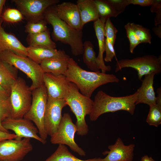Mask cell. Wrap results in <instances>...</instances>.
I'll return each mask as SVG.
<instances>
[{"mask_svg": "<svg viewBox=\"0 0 161 161\" xmlns=\"http://www.w3.org/2000/svg\"><path fill=\"white\" fill-rule=\"evenodd\" d=\"M65 99L67 105L76 117L75 124L77 128V134L80 136L86 135L88 133L89 129L85 117L91 112L93 100L81 94L76 86L70 82L69 92Z\"/></svg>", "mask_w": 161, "mask_h": 161, "instance_id": "277c9868", "label": "cell"}, {"mask_svg": "<svg viewBox=\"0 0 161 161\" xmlns=\"http://www.w3.org/2000/svg\"><path fill=\"white\" fill-rule=\"evenodd\" d=\"M155 25L157 26L161 23V10L158 11L157 13L155 18Z\"/></svg>", "mask_w": 161, "mask_h": 161, "instance_id": "60d3db41", "label": "cell"}, {"mask_svg": "<svg viewBox=\"0 0 161 161\" xmlns=\"http://www.w3.org/2000/svg\"><path fill=\"white\" fill-rule=\"evenodd\" d=\"M52 7L60 19L76 30H82L80 14L76 4L65 2Z\"/></svg>", "mask_w": 161, "mask_h": 161, "instance_id": "9a60e30c", "label": "cell"}, {"mask_svg": "<svg viewBox=\"0 0 161 161\" xmlns=\"http://www.w3.org/2000/svg\"><path fill=\"white\" fill-rule=\"evenodd\" d=\"M30 139H11L0 143V161H21L33 149Z\"/></svg>", "mask_w": 161, "mask_h": 161, "instance_id": "30bf717a", "label": "cell"}, {"mask_svg": "<svg viewBox=\"0 0 161 161\" xmlns=\"http://www.w3.org/2000/svg\"><path fill=\"white\" fill-rule=\"evenodd\" d=\"M11 117L10 109L9 100L0 97V120L1 122Z\"/></svg>", "mask_w": 161, "mask_h": 161, "instance_id": "836d02e7", "label": "cell"}, {"mask_svg": "<svg viewBox=\"0 0 161 161\" xmlns=\"http://www.w3.org/2000/svg\"><path fill=\"white\" fill-rule=\"evenodd\" d=\"M16 137L17 136L14 133L0 131V143L7 140L16 139Z\"/></svg>", "mask_w": 161, "mask_h": 161, "instance_id": "74e56055", "label": "cell"}, {"mask_svg": "<svg viewBox=\"0 0 161 161\" xmlns=\"http://www.w3.org/2000/svg\"><path fill=\"white\" fill-rule=\"evenodd\" d=\"M0 19V53L8 50L17 55L27 57V48L14 35L6 32L1 26Z\"/></svg>", "mask_w": 161, "mask_h": 161, "instance_id": "e0dca14e", "label": "cell"}, {"mask_svg": "<svg viewBox=\"0 0 161 161\" xmlns=\"http://www.w3.org/2000/svg\"><path fill=\"white\" fill-rule=\"evenodd\" d=\"M126 67L134 69L137 72L138 78L141 81L143 76L153 72L156 74L161 72V56L146 55L131 59H124L117 61L115 72Z\"/></svg>", "mask_w": 161, "mask_h": 161, "instance_id": "ba28073f", "label": "cell"}, {"mask_svg": "<svg viewBox=\"0 0 161 161\" xmlns=\"http://www.w3.org/2000/svg\"><path fill=\"white\" fill-rule=\"evenodd\" d=\"M83 61L87 67L93 72L99 71L100 67L94 46L92 42L86 41L83 44Z\"/></svg>", "mask_w": 161, "mask_h": 161, "instance_id": "484cf974", "label": "cell"}, {"mask_svg": "<svg viewBox=\"0 0 161 161\" xmlns=\"http://www.w3.org/2000/svg\"><path fill=\"white\" fill-rule=\"evenodd\" d=\"M140 161H156L152 157H149L147 155H145L142 157Z\"/></svg>", "mask_w": 161, "mask_h": 161, "instance_id": "ee69618b", "label": "cell"}, {"mask_svg": "<svg viewBox=\"0 0 161 161\" xmlns=\"http://www.w3.org/2000/svg\"><path fill=\"white\" fill-rule=\"evenodd\" d=\"M99 18L105 21L111 17H116L119 14L110 0H94Z\"/></svg>", "mask_w": 161, "mask_h": 161, "instance_id": "4316f807", "label": "cell"}, {"mask_svg": "<svg viewBox=\"0 0 161 161\" xmlns=\"http://www.w3.org/2000/svg\"><path fill=\"white\" fill-rule=\"evenodd\" d=\"M131 25L140 43H151V36L149 29L134 23H131Z\"/></svg>", "mask_w": 161, "mask_h": 161, "instance_id": "f1b7e54d", "label": "cell"}, {"mask_svg": "<svg viewBox=\"0 0 161 161\" xmlns=\"http://www.w3.org/2000/svg\"><path fill=\"white\" fill-rule=\"evenodd\" d=\"M137 95V90L133 94L120 97L111 96L102 90L99 91L93 100V107L89 114L90 120L95 121L103 114L119 110L125 111L134 114Z\"/></svg>", "mask_w": 161, "mask_h": 161, "instance_id": "3957f363", "label": "cell"}, {"mask_svg": "<svg viewBox=\"0 0 161 161\" xmlns=\"http://www.w3.org/2000/svg\"><path fill=\"white\" fill-rule=\"evenodd\" d=\"M0 131L6 132H9V131L5 129L2 126L1 123V121L0 120Z\"/></svg>", "mask_w": 161, "mask_h": 161, "instance_id": "bcb514c9", "label": "cell"}, {"mask_svg": "<svg viewBox=\"0 0 161 161\" xmlns=\"http://www.w3.org/2000/svg\"><path fill=\"white\" fill-rule=\"evenodd\" d=\"M76 4L80 14L82 29L86 23L99 18L94 0H78Z\"/></svg>", "mask_w": 161, "mask_h": 161, "instance_id": "ffe728a7", "label": "cell"}, {"mask_svg": "<svg viewBox=\"0 0 161 161\" xmlns=\"http://www.w3.org/2000/svg\"><path fill=\"white\" fill-rule=\"evenodd\" d=\"M47 101V90L43 84L32 91L31 105L23 117L34 123L38 129L40 137L45 141L48 136L44 126V118Z\"/></svg>", "mask_w": 161, "mask_h": 161, "instance_id": "52a82bcc", "label": "cell"}, {"mask_svg": "<svg viewBox=\"0 0 161 161\" xmlns=\"http://www.w3.org/2000/svg\"><path fill=\"white\" fill-rule=\"evenodd\" d=\"M10 95L0 86V97L5 100H9Z\"/></svg>", "mask_w": 161, "mask_h": 161, "instance_id": "ab89813d", "label": "cell"}, {"mask_svg": "<svg viewBox=\"0 0 161 161\" xmlns=\"http://www.w3.org/2000/svg\"><path fill=\"white\" fill-rule=\"evenodd\" d=\"M44 19L36 21H29L25 26V32L29 34H35L48 30L47 21Z\"/></svg>", "mask_w": 161, "mask_h": 161, "instance_id": "f546056e", "label": "cell"}, {"mask_svg": "<svg viewBox=\"0 0 161 161\" xmlns=\"http://www.w3.org/2000/svg\"><path fill=\"white\" fill-rule=\"evenodd\" d=\"M153 31L155 34L158 36L160 38L161 37V25L160 24L158 25V26L154 27L153 28Z\"/></svg>", "mask_w": 161, "mask_h": 161, "instance_id": "b9f144b4", "label": "cell"}, {"mask_svg": "<svg viewBox=\"0 0 161 161\" xmlns=\"http://www.w3.org/2000/svg\"><path fill=\"white\" fill-rule=\"evenodd\" d=\"M18 69L0 59V86L10 95L11 87L16 80Z\"/></svg>", "mask_w": 161, "mask_h": 161, "instance_id": "44dd1931", "label": "cell"}, {"mask_svg": "<svg viewBox=\"0 0 161 161\" xmlns=\"http://www.w3.org/2000/svg\"><path fill=\"white\" fill-rule=\"evenodd\" d=\"M117 30L111 22L110 18L106 21L104 28V34L105 38L114 45Z\"/></svg>", "mask_w": 161, "mask_h": 161, "instance_id": "4dcf8cb0", "label": "cell"}, {"mask_svg": "<svg viewBox=\"0 0 161 161\" xmlns=\"http://www.w3.org/2000/svg\"><path fill=\"white\" fill-rule=\"evenodd\" d=\"M69 59H46L40 65L44 73H50L55 76L64 75L68 69Z\"/></svg>", "mask_w": 161, "mask_h": 161, "instance_id": "603a6c76", "label": "cell"}, {"mask_svg": "<svg viewBox=\"0 0 161 161\" xmlns=\"http://www.w3.org/2000/svg\"><path fill=\"white\" fill-rule=\"evenodd\" d=\"M23 18L21 12L18 10L9 8L4 11L3 19L5 21L10 23H16L21 21Z\"/></svg>", "mask_w": 161, "mask_h": 161, "instance_id": "1f68e13d", "label": "cell"}, {"mask_svg": "<svg viewBox=\"0 0 161 161\" xmlns=\"http://www.w3.org/2000/svg\"><path fill=\"white\" fill-rule=\"evenodd\" d=\"M124 27L130 43L129 50L130 52L133 53L135 48L140 43L137 38L130 23H127Z\"/></svg>", "mask_w": 161, "mask_h": 161, "instance_id": "d6a6232c", "label": "cell"}, {"mask_svg": "<svg viewBox=\"0 0 161 161\" xmlns=\"http://www.w3.org/2000/svg\"><path fill=\"white\" fill-rule=\"evenodd\" d=\"M27 48V57L39 64L46 59L70 58L63 50L41 46H29Z\"/></svg>", "mask_w": 161, "mask_h": 161, "instance_id": "ac0fdd59", "label": "cell"}, {"mask_svg": "<svg viewBox=\"0 0 161 161\" xmlns=\"http://www.w3.org/2000/svg\"><path fill=\"white\" fill-rule=\"evenodd\" d=\"M6 2L5 0H0V19L3 8Z\"/></svg>", "mask_w": 161, "mask_h": 161, "instance_id": "f6af8a7d", "label": "cell"}, {"mask_svg": "<svg viewBox=\"0 0 161 161\" xmlns=\"http://www.w3.org/2000/svg\"><path fill=\"white\" fill-rule=\"evenodd\" d=\"M49 8L45 13L44 18L52 27V35L53 39L69 45L73 55L78 56L83 55L82 30L73 28L58 17L52 7Z\"/></svg>", "mask_w": 161, "mask_h": 161, "instance_id": "7a4b0ae2", "label": "cell"}, {"mask_svg": "<svg viewBox=\"0 0 161 161\" xmlns=\"http://www.w3.org/2000/svg\"><path fill=\"white\" fill-rule=\"evenodd\" d=\"M64 75L69 82L76 86L81 94L89 98L94 91L100 86L109 83L119 82V79L113 74L85 70L72 58H70Z\"/></svg>", "mask_w": 161, "mask_h": 161, "instance_id": "6da1fadb", "label": "cell"}, {"mask_svg": "<svg viewBox=\"0 0 161 161\" xmlns=\"http://www.w3.org/2000/svg\"><path fill=\"white\" fill-rule=\"evenodd\" d=\"M105 22L99 18L94 22L93 26L96 35L97 39L99 52L97 59L101 72L106 73L110 71L111 67L110 66H106L104 62L103 54L105 51V37L104 34V28Z\"/></svg>", "mask_w": 161, "mask_h": 161, "instance_id": "7402d4cb", "label": "cell"}, {"mask_svg": "<svg viewBox=\"0 0 161 161\" xmlns=\"http://www.w3.org/2000/svg\"><path fill=\"white\" fill-rule=\"evenodd\" d=\"M151 11L152 12L157 13L161 10V1L160 0H153L151 5Z\"/></svg>", "mask_w": 161, "mask_h": 161, "instance_id": "f35d334b", "label": "cell"}, {"mask_svg": "<svg viewBox=\"0 0 161 161\" xmlns=\"http://www.w3.org/2000/svg\"><path fill=\"white\" fill-rule=\"evenodd\" d=\"M23 16L36 21L43 19L44 14L49 7L57 4L59 0H13Z\"/></svg>", "mask_w": 161, "mask_h": 161, "instance_id": "8fae6325", "label": "cell"}, {"mask_svg": "<svg viewBox=\"0 0 161 161\" xmlns=\"http://www.w3.org/2000/svg\"><path fill=\"white\" fill-rule=\"evenodd\" d=\"M101 159L99 157L87 160L79 159L71 154L66 145L60 144L54 152L44 161H100Z\"/></svg>", "mask_w": 161, "mask_h": 161, "instance_id": "cb8c5ba5", "label": "cell"}, {"mask_svg": "<svg viewBox=\"0 0 161 161\" xmlns=\"http://www.w3.org/2000/svg\"><path fill=\"white\" fill-rule=\"evenodd\" d=\"M149 106L146 122L150 126L157 127L161 124V105L156 103Z\"/></svg>", "mask_w": 161, "mask_h": 161, "instance_id": "83f0119b", "label": "cell"}, {"mask_svg": "<svg viewBox=\"0 0 161 161\" xmlns=\"http://www.w3.org/2000/svg\"><path fill=\"white\" fill-rule=\"evenodd\" d=\"M114 46L112 43L105 38V51L106 55L103 59L105 61L111 62L114 56L116 57Z\"/></svg>", "mask_w": 161, "mask_h": 161, "instance_id": "e575fe53", "label": "cell"}, {"mask_svg": "<svg viewBox=\"0 0 161 161\" xmlns=\"http://www.w3.org/2000/svg\"><path fill=\"white\" fill-rule=\"evenodd\" d=\"M43 80L48 98H65L69 92L70 82L65 75L55 76L51 73H44Z\"/></svg>", "mask_w": 161, "mask_h": 161, "instance_id": "5bb4252c", "label": "cell"}, {"mask_svg": "<svg viewBox=\"0 0 161 161\" xmlns=\"http://www.w3.org/2000/svg\"><path fill=\"white\" fill-rule=\"evenodd\" d=\"M135 145H125L120 137H118L114 144L108 147L109 151L105 153L107 156L100 161H132Z\"/></svg>", "mask_w": 161, "mask_h": 161, "instance_id": "2e32d148", "label": "cell"}, {"mask_svg": "<svg viewBox=\"0 0 161 161\" xmlns=\"http://www.w3.org/2000/svg\"><path fill=\"white\" fill-rule=\"evenodd\" d=\"M155 72L145 75L141 86L137 89L138 95L136 105L144 103L149 106L156 103V97L153 86Z\"/></svg>", "mask_w": 161, "mask_h": 161, "instance_id": "d6986e66", "label": "cell"}, {"mask_svg": "<svg viewBox=\"0 0 161 161\" xmlns=\"http://www.w3.org/2000/svg\"><path fill=\"white\" fill-rule=\"evenodd\" d=\"M66 105L65 99L47 98L44 118V126L48 135L51 137L57 131L62 117V110Z\"/></svg>", "mask_w": 161, "mask_h": 161, "instance_id": "4fadbf2b", "label": "cell"}, {"mask_svg": "<svg viewBox=\"0 0 161 161\" xmlns=\"http://www.w3.org/2000/svg\"><path fill=\"white\" fill-rule=\"evenodd\" d=\"M128 1L129 5L132 4L144 7L151 5L153 0H128Z\"/></svg>", "mask_w": 161, "mask_h": 161, "instance_id": "8d00e7d4", "label": "cell"}, {"mask_svg": "<svg viewBox=\"0 0 161 161\" xmlns=\"http://www.w3.org/2000/svg\"><path fill=\"white\" fill-rule=\"evenodd\" d=\"M77 131L76 126L70 114L64 113L57 131L51 137L50 142L53 144L67 145L80 155L85 156L86 152L75 141V135Z\"/></svg>", "mask_w": 161, "mask_h": 161, "instance_id": "9c48e42d", "label": "cell"}, {"mask_svg": "<svg viewBox=\"0 0 161 161\" xmlns=\"http://www.w3.org/2000/svg\"><path fill=\"white\" fill-rule=\"evenodd\" d=\"M11 117H24L30 107L32 91L25 80L19 77L11 87L9 98Z\"/></svg>", "mask_w": 161, "mask_h": 161, "instance_id": "8992f818", "label": "cell"}, {"mask_svg": "<svg viewBox=\"0 0 161 161\" xmlns=\"http://www.w3.org/2000/svg\"><path fill=\"white\" fill-rule=\"evenodd\" d=\"M0 59L22 71L31 79L32 84L30 89L31 91L44 84V72L40 65L28 57L7 50L0 53Z\"/></svg>", "mask_w": 161, "mask_h": 161, "instance_id": "5b68a950", "label": "cell"}, {"mask_svg": "<svg viewBox=\"0 0 161 161\" xmlns=\"http://www.w3.org/2000/svg\"><path fill=\"white\" fill-rule=\"evenodd\" d=\"M29 46H41L56 49V44L50 38L48 30L37 34H28L27 38Z\"/></svg>", "mask_w": 161, "mask_h": 161, "instance_id": "d4e9b609", "label": "cell"}, {"mask_svg": "<svg viewBox=\"0 0 161 161\" xmlns=\"http://www.w3.org/2000/svg\"><path fill=\"white\" fill-rule=\"evenodd\" d=\"M157 96L156 97V103L161 105V87L158 88L157 90Z\"/></svg>", "mask_w": 161, "mask_h": 161, "instance_id": "7bdbcfd3", "label": "cell"}, {"mask_svg": "<svg viewBox=\"0 0 161 161\" xmlns=\"http://www.w3.org/2000/svg\"><path fill=\"white\" fill-rule=\"evenodd\" d=\"M1 123L5 129L14 131L17 136L16 139L32 138L43 144L46 143V141L44 140L38 135V128L31 121L24 118H13L10 117L2 121Z\"/></svg>", "mask_w": 161, "mask_h": 161, "instance_id": "7c38bea8", "label": "cell"}, {"mask_svg": "<svg viewBox=\"0 0 161 161\" xmlns=\"http://www.w3.org/2000/svg\"><path fill=\"white\" fill-rule=\"evenodd\" d=\"M119 14L123 12L129 5L128 0H110Z\"/></svg>", "mask_w": 161, "mask_h": 161, "instance_id": "d590c367", "label": "cell"}]
</instances>
